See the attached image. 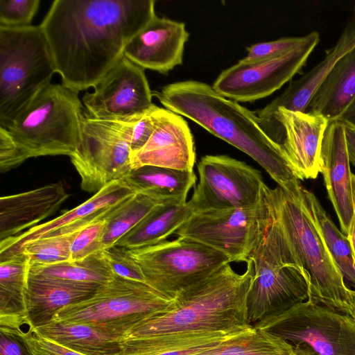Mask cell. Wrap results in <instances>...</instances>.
Listing matches in <instances>:
<instances>
[{
	"label": "cell",
	"instance_id": "52a82bcc",
	"mask_svg": "<svg viewBox=\"0 0 355 355\" xmlns=\"http://www.w3.org/2000/svg\"><path fill=\"white\" fill-rule=\"evenodd\" d=\"M249 259L252 262L254 274L247 308L252 325L277 316L308 299L307 281L295 261L273 211L270 225Z\"/></svg>",
	"mask_w": 355,
	"mask_h": 355
},
{
	"label": "cell",
	"instance_id": "4dcf8cb0",
	"mask_svg": "<svg viewBox=\"0 0 355 355\" xmlns=\"http://www.w3.org/2000/svg\"><path fill=\"white\" fill-rule=\"evenodd\" d=\"M28 273L75 283L98 285L107 283L114 275L106 258L105 250L80 261L47 266L29 264Z\"/></svg>",
	"mask_w": 355,
	"mask_h": 355
},
{
	"label": "cell",
	"instance_id": "f35d334b",
	"mask_svg": "<svg viewBox=\"0 0 355 355\" xmlns=\"http://www.w3.org/2000/svg\"><path fill=\"white\" fill-rule=\"evenodd\" d=\"M105 254L114 275L145 282L138 265L128 249L114 245L105 250Z\"/></svg>",
	"mask_w": 355,
	"mask_h": 355
},
{
	"label": "cell",
	"instance_id": "d590c367",
	"mask_svg": "<svg viewBox=\"0 0 355 355\" xmlns=\"http://www.w3.org/2000/svg\"><path fill=\"white\" fill-rule=\"evenodd\" d=\"M40 0H0V26L22 27L32 25Z\"/></svg>",
	"mask_w": 355,
	"mask_h": 355
},
{
	"label": "cell",
	"instance_id": "8992f818",
	"mask_svg": "<svg viewBox=\"0 0 355 355\" xmlns=\"http://www.w3.org/2000/svg\"><path fill=\"white\" fill-rule=\"evenodd\" d=\"M55 73L40 25L0 26V127L7 128Z\"/></svg>",
	"mask_w": 355,
	"mask_h": 355
},
{
	"label": "cell",
	"instance_id": "9c48e42d",
	"mask_svg": "<svg viewBox=\"0 0 355 355\" xmlns=\"http://www.w3.org/2000/svg\"><path fill=\"white\" fill-rule=\"evenodd\" d=\"M128 250L145 282L169 300L232 262L227 255L214 248L179 236Z\"/></svg>",
	"mask_w": 355,
	"mask_h": 355
},
{
	"label": "cell",
	"instance_id": "d6a6232c",
	"mask_svg": "<svg viewBox=\"0 0 355 355\" xmlns=\"http://www.w3.org/2000/svg\"><path fill=\"white\" fill-rule=\"evenodd\" d=\"M151 196L135 193L113 209L107 217L103 249L114 246L126 233L138 225L157 205L164 203Z\"/></svg>",
	"mask_w": 355,
	"mask_h": 355
},
{
	"label": "cell",
	"instance_id": "83f0119b",
	"mask_svg": "<svg viewBox=\"0 0 355 355\" xmlns=\"http://www.w3.org/2000/svg\"><path fill=\"white\" fill-rule=\"evenodd\" d=\"M29 260L24 254L0 261V325L19 327L26 324L25 291Z\"/></svg>",
	"mask_w": 355,
	"mask_h": 355
},
{
	"label": "cell",
	"instance_id": "bcb514c9",
	"mask_svg": "<svg viewBox=\"0 0 355 355\" xmlns=\"http://www.w3.org/2000/svg\"><path fill=\"white\" fill-rule=\"evenodd\" d=\"M293 347L295 355H318L306 345L301 344Z\"/></svg>",
	"mask_w": 355,
	"mask_h": 355
},
{
	"label": "cell",
	"instance_id": "5bb4252c",
	"mask_svg": "<svg viewBox=\"0 0 355 355\" xmlns=\"http://www.w3.org/2000/svg\"><path fill=\"white\" fill-rule=\"evenodd\" d=\"M320 42L318 32L305 35L304 42L287 53L266 60H240L223 70L213 83L220 94L236 102H252L280 89L301 71Z\"/></svg>",
	"mask_w": 355,
	"mask_h": 355
},
{
	"label": "cell",
	"instance_id": "c3c4849f",
	"mask_svg": "<svg viewBox=\"0 0 355 355\" xmlns=\"http://www.w3.org/2000/svg\"><path fill=\"white\" fill-rule=\"evenodd\" d=\"M353 317L355 318V305H354V307Z\"/></svg>",
	"mask_w": 355,
	"mask_h": 355
},
{
	"label": "cell",
	"instance_id": "603a6c76",
	"mask_svg": "<svg viewBox=\"0 0 355 355\" xmlns=\"http://www.w3.org/2000/svg\"><path fill=\"white\" fill-rule=\"evenodd\" d=\"M355 46V19L349 24L336 44L316 66L299 79L290 83L288 87L266 107L255 112L265 125L275 111L283 107L291 111L306 112L318 87L345 54Z\"/></svg>",
	"mask_w": 355,
	"mask_h": 355
},
{
	"label": "cell",
	"instance_id": "7402d4cb",
	"mask_svg": "<svg viewBox=\"0 0 355 355\" xmlns=\"http://www.w3.org/2000/svg\"><path fill=\"white\" fill-rule=\"evenodd\" d=\"M101 286L28 273L25 291L26 324L30 329H35L49 323L60 309L90 299Z\"/></svg>",
	"mask_w": 355,
	"mask_h": 355
},
{
	"label": "cell",
	"instance_id": "60d3db41",
	"mask_svg": "<svg viewBox=\"0 0 355 355\" xmlns=\"http://www.w3.org/2000/svg\"><path fill=\"white\" fill-rule=\"evenodd\" d=\"M24 161L21 150L6 128L0 127V171L6 173Z\"/></svg>",
	"mask_w": 355,
	"mask_h": 355
},
{
	"label": "cell",
	"instance_id": "cb8c5ba5",
	"mask_svg": "<svg viewBox=\"0 0 355 355\" xmlns=\"http://www.w3.org/2000/svg\"><path fill=\"white\" fill-rule=\"evenodd\" d=\"M355 98V46L340 58L311 98L306 112L337 120Z\"/></svg>",
	"mask_w": 355,
	"mask_h": 355
},
{
	"label": "cell",
	"instance_id": "e575fe53",
	"mask_svg": "<svg viewBox=\"0 0 355 355\" xmlns=\"http://www.w3.org/2000/svg\"><path fill=\"white\" fill-rule=\"evenodd\" d=\"M107 217L87 225L77 233L71 245V261L83 260L104 251L103 242Z\"/></svg>",
	"mask_w": 355,
	"mask_h": 355
},
{
	"label": "cell",
	"instance_id": "ac0fdd59",
	"mask_svg": "<svg viewBox=\"0 0 355 355\" xmlns=\"http://www.w3.org/2000/svg\"><path fill=\"white\" fill-rule=\"evenodd\" d=\"M155 128L148 142L130 154L132 169L155 166L191 171L196 160L193 135L182 116L155 106Z\"/></svg>",
	"mask_w": 355,
	"mask_h": 355
},
{
	"label": "cell",
	"instance_id": "277c9868",
	"mask_svg": "<svg viewBox=\"0 0 355 355\" xmlns=\"http://www.w3.org/2000/svg\"><path fill=\"white\" fill-rule=\"evenodd\" d=\"M300 190L293 193L277 186L269 188V197L274 216L307 281L308 298L353 316L355 290L346 285L301 200Z\"/></svg>",
	"mask_w": 355,
	"mask_h": 355
},
{
	"label": "cell",
	"instance_id": "7bdbcfd3",
	"mask_svg": "<svg viewBox=\"0 0 355 355\" xmlns=\"http://www.w3.org/2000/svg\"><path fill=\"white\" fill-rule=\"evenodd\" d=\"M344 125L349 159L355 166V130L347 125Z\"/></svg>",
	"mask_w": 355,
	"mask_h": 355
},
{
	"label": "cell",
	"instance_id": "ffe728a7",
	"mask_svg": "<svg viewBox=\"0 0 355 355\" xmlns=\"http://www.w3.org/2000/svg\"><path fill=\"white\" fill-rule=\"evenodd\" d=\"M324 184L341 232L348 235L354 216L352 197V171L345 125L338 120L329 121L324 132L320 153V171Z\"/></svg>",
	"mask_w": 355,
	"mask_h": 355
},
{
	"label": "cell",
	"instance_id": "1f68e13d",
	"mask_svg": "<svg viewBox=\"0 0 355 355\" xmlns=\"http://www.w3.org/2000/svg\"><path fill=\"white\" fill-rule=\"evenodd\" d=\"M190 355H295L293 345L252 326L218 345Z\"/></svg>",
	"mask_w": 355,
	"mask_h": 355
},
{
	"label": "cell",
	"instance_id": "b9f144b4",
	"mask_svg": "<svg viewBox=\"0 0 355 355\" xmlns=\"http://www.w3.org/2000/svg\"><path fill=\"white\" fill-rule=\"evenodd\" d=\"M19 327L0 325V355H32Z\"/></svg>",
	"mask_w": 355,
	"mask_h": 355
},
{
	"label": "cell",
	"instance_id": "f1b7e54d",
	"mask_svg": "<svg viewBox=\"0 0 355 355\" xmlns=\"http://www.w3.org/2000/svg\"><path fill=\"white\" fill-rule=\"evenodd\" d=\"M234 335L236 334L176 332L138 338L123 337L121 339V351L114 355H159L202 347H213Z\"/></svg>",
	"mask_w": 355,
	"mask_h": 355
},
{
	"label": "cell",
	"instance_id": "836d02e7",
	"mask_svg": "<svg viewBox=\"0 0 355 355\" xmlns=\"http://www.w3.org/2000/svg\"><path fill=\"white\" fill-rule=\"evenodd\" d=\"M78 232L30 242L23 247L21 253L28 257L29 264L47 266L71 261V245Z\"/></svg>",
	"mask_w": 355,
	"mask_h": 355
},
{
	"label": "cell",
	"instance_id": "2e32d148",
	"mask_svg": "<svg viewBox=\"0 0 355 355\" xmlns=\"http://www.w3.org/2000/svg\"><path fill=\"white\" fill-rule=\"evenodd\" d=\"M135 193L123 180L107 184L87 200L55 218L0 241V261L21 254L23 247L30 242L81 230L108 216Z\"/></svg>",
	"mask_w": 355,
	"mask_h": 355
},
{
	"label": "cell",
	"instance_id": "6da1fadb",
	"mask_svg": "<svg viewBox=\"0 0 355 355\" xmlns=\"http://www.w3.org/2000/svg\"><path fill=\"white\" fill-rule=\"evenodd\" d=\"M154 0H55L40 24L62 84L94 87L156 15Z\"/></svg>",
	"mask_w": 355,
	"mask_h": 355
},
{
	"label": "cell",
	"instance_id": "4316f807",
	"mask_svg": "<svg viewBox=\"0 0 355 355\" xmlns=\"http://www.w3.org/2000/svg\"><path fill=\"white\" fill-rule=\"evenodd\" d=\"M135 192L163 202H187V194L196 184L193 170L182 171L155 166H144L123 179Z\"/></svg>",
	"mask_w": 355,
	"mask_h": 355
},
{
	"label": "cell",
	"instance_id": "d6986e66",
	"mask_svg": "<svg viewBox=\"0 0 355 355\" xmlns=\"http://www.w3.org/2000/svg\"><path fill=\"white\" fill-rule=\"evenodd\" d=\"M189 36L184 23L155 15L127 44L123 56L144 69L167 73L182 64Z\"/></svg>",
	"mask_w": 355,
	"mask_h": 355
},
{
	"label": "cell",
	"instance_id": "4fadbf2b",
	"mask_svg": "<svg viewBox=\"0 0 355 355\" xmlns=\"http://www.w3.org/2000/svg\"><path fill=\"white\" fill-rule=\"evenodd\" d=\"M199 182L188 201L194 213L253 207L265 184L261 172L227 155H205L198 164Z\"/></svg>",
	"mask_w": 355,
	"mask_h": 355
},
{
	"label": "cell",
	"instance_id": "f6af8a7d",
	"mask_svg": "<svg viewBox=\"0 0 355 355\" xmlns=\"http://www.w3.org/2000/svg\"><path fill=\"white\" fill-rule=\"evenodd\" d=\"M352 250L354 259L355 262V211L353 220L352 221L348 235L347 236Z\"/></svg>",
	"mask_w": 355,
	"mask_h": 355
},
{
	"label": "cell",
	"instance_id": "484cf974",
	"mask_svg": "<svg viewBox=\"0 0 355 355\" xmlns=\"http://www.w3.org/2000/svg\"><path fill=\"white\" fill-rule=\"evenodd\" d=\"M193 214L189 202L168 201L160 204L115 245L132 250L163 242L175 233Z\"/></svg>",
	"mask_w": 355,
	"mask_h": 355
},
{
	"label": "cell",
	"instance_id": "ee69618b",
	"mask_svg": "<svg viewBox=\"0 0 355 355\" xmlns=\"http://www.w3.org/2000/svg\"><path fill=\"white\" fill-rule=\"evenodd\" d=\"M337 120L355 130V98Z\"/></svg>",
	"mask_w": 355,
	"mask_h": 355
},
{
	"label": "cell",
	"instance_id": "74e56055",
	"mask_svg": "<svg viewBox=\"0 0 355 355\" xmlns=\"http://www.w3.org/2000/svg\"><path fill=\"white\" fill-rule=\"evenodd\" d=\"M155 106L143 114L123 119L130 138L131 153L140 150L151 137L155 128L153 110Z\"/></svg>",
	"mask_w": 355,
	"mask_h": 355
},
{
	"label": "cell",
	"instance_id": "3957f363",
	"mask_svg": "<svg viewBox=\"0 0 355 355\" xmlns=\"http://www.w3.org/2000/svg\"><path fill=\"white\" fill-rule=\"evenodd\" d=\"M242 275L230 263L182 290L165 312L145 320L124 338L176 332L237 334L253 325L248 318L247 297L254 274L250 259Z\"/></svg>",
	"mask_w": 355,
	"mask_h": 355
},
{
	"label": "cell",
	"instance_id": "7a4b0ae2",
	"mask_svg": "<svg viewBox=\"0 0 355 355\" xmlns=\"http://www.w3.org/2000/svg\"><path fill=\"white\" fill-rule=\"evenodd\" d=\"M164 107L186 116L245 153L283 189L298 192L302 187L279 143L262 121L238 102L225 98L205 83L188 80L168 84L153 92Z\"/></svg>",
	"mask_w": 355,
	"mask_h": 355
},
{
	"label": "cell",
	"instance_id": "5b68a950",
	"mask_svg": "<svg viewBox=\"0 0 355 355\" xmlns=\"http://www.w3.org/2000/svg\"><path fill=\"white\" fill-rule=\"evenodd\" d=\"M84 107L76 92L50 83L6 128L26 160L41 156L67 155L76 150Z\"/></svg>",
	"mask_w": 355,
	"mask_h": 355
},
{
	"label": "cell",
	"instance_id": "7dc6e473",
	"mask_svg": "<svg viewBox=\"0 0 355 355\" xmlns=\"http://www.w3.org/2000/svg\"><path fill=\"white\" fill-rule=\"evenodd\" d=\"M352 197L355 211V174L352 173L351 177Z\"/></svg>",
	"mask_w": 355,
	"mask_h": 355
},
{
	"label": "cell",
	"instance_id": "ba28073f",
	"mask_svg": "<svg viewBox=\"0 0 355 355\" xmlns=\"http://www.w3.org/2000/svg\"><path fill=\"white\" fill-rule=\"evenodd\" d=\"M173 300L145 282L114 275L92 297L62 308L53 320L87 324L123 338L141 322L165 312Z\"/></svg>",
	"mask_w": 355,
	"mask_h": 355
},
{
	"label": "cell",
	"instance_id": "9a60e30c",
	"mask_svg": "<svg viewBox=\"0 0 355 355\" xmlns=\"http://www.w3.org/2000/svg\"><path fill=\"white\" fill-rule=\"evenodd\" d=\"M144 70L123 56L83 96L85 113L98 119H123L151 109L153 92Z\"/></svg>",
	"mask_w": 355,
	"mask_h": 355
},
{
	"label": "cell",
	"instance_id": "ab89813d",
	"mask_svg": "<svg viewBox=\"0 0 355 355\" xmlns=\"http://www.w3.org/2000/svg\"><path fill=\"white\" fill-rule=\"evenodd\" d=\"M22 337L32 355H83L41 336L32 329L21 331Z\"/></svg>",
	"mask_w": 355,
	"mask_h": 355
},
{
	"label": "cell",
	"instance_id": "8d00e7d4",
	"mask_svg": "<svg viewBox=\"0 0 355 355\" xmlns=\"http://www.w3.org/2000/svg\"><path fill=\"white\" fill-rule=\"evenodd\" d=\"M304 39L305 36L289 37L257 43L247 49L248 53L242 60L252 62L279 57L296 48L304 42Z\"/></svg>",
	"mask_w": 355,
	"mask_h": 355
},
{
	"label": "cell",
	"instance_id": "d4e9b609",
	"mask_svg": "<svg viewBox=\"0 0 355 355\" xmlns=\"http://www.w3.org/2000/svg\"><path fill=\"white\" fill-rule=\"evenodd\" d=\"M33 330L83 355H114L121 349V337L81 322L52 320Z\"/></svg>",
	"mask_w": 355,
	"mask_h": 355
},
{
	"label": "cell",
	"instance_id": "f546056e",
	"mask_svg": "<svg viewBox=\"0 0 355 355\" xmlns=\"http://www.w3.org/2000/svg\"><path fill=\"white\" fill-rule=\"evenodd\" d=\"M300 198L344 279L355 286V262L347 236L338 229L313 193L302 187Z\"/></svg>",
	"mask_w": 355,
	"mask_h": 355
},
{
	"label": "cell",
	"instance_id": "8fae6325",
	"mask_svg": "<svg viewBox=\"0 0 355 355\" xmlns=\"http://www.w3.org/2000/svg\"><path fill=\"white\" fill-rule=\"evenodd\" d=\"M268 189L265 184L262 200L253 207L194 213L175 234L214 248L232 262H247L272 219Z\"/></svg>",
	"mask_w": 355,
	"mask_h": 355
},
{
	"label": "cell",
	"instance_id": "30bf717a",
	"mask_svg": "<svg viewBox=\"0 0 355 355\" xmlns=\"http://www.w3.org/2000/svg\"><path fill=\"white\" fill-rule=\"evenodd\" d=\"M253 326L318 355H355V318L309 298Z\"/></svg>",
	"mask_w": 355,
	"mask_h": 355
},
{
	"label": "cell",
	"instance_id": "44dd1931",
	"mask_svg": "<svg viewBox=\"0 0 355 355\" xmlns=\"http://www.w3.org/2000/svg\"><path fill=\"white\" fill-rule=\"evenodd\" d=\"M69 197L62 182L0 198V241L37 226Z\"/></svg>",
	"mask_w": 355,
	"mask_h": 355
},
{
	"label": "cell",
	"instance_id": "7c38bea8",
	"mask_svg": "<svg viewBox=\"0 0 355 355\" xmlns=\"http://www.w3.org/2000/svg\"><path fill=\"white\" fill-rule=\"evenodd\" d=\"M130 138L123 119H98L83 112L78 146L69 157L80 187L96 193L132 170Z\"/></svg>",
	"mask_w": 355,
	"mask_h": 355
},
{
	"label": "cell",
	"instance_id": "681fc988",
	"mask_svg": "<svg viewBox=\"0 0 355 355\" xmlns=\"http://www.w3.org/2000/svg\"><path fill=\"white\" fill-rule=\"evenodd\" d=\"M354 12H355V7H354Z\"/></svg>",
	"mask_w": 355,
	"mask_h": 355
},
{
	"label": "cell",
	"instance_id": "e0dca14e",
	"mask_svg": "<svg viewBox=\"0 0 355 355\" xmlns=\"http://www.w3.org/2000/svg\"><path fill=\"white\" fill-rule=\"evenodd\" d=\"M271 121L277 122L279 128L274 139L280 144L297 179L316 178L320 171L322 143L329 121L318 114L279 107Z\"/></svg>",
	"mask_w": 355,
	"mask_h": 355
}]
</instances>
